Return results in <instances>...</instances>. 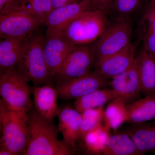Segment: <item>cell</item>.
I'll return each instance as SVG.
<instances>
[{
	"label": "cell",
	"mask_w": 155,
	"mask_h": 155,
	"mask_svg": "<svg viewBox=\"0 0 155 155\" xmlns=\"http://www.w3.org/2000/svg\"><path fill=\"white\" fill-rule=\"evenodd\" d=\"M57 116L59 120L58 127L63 140L76 153L82 121L81 113L72 106L66 105L58 107Z\"/></svg>",
	"instance_id": "cell-13"
},
{
	"label": "cell",
	"mask_w": 155,
	"mask_h": 155,
	"mask_svg": "<svg viewBox=\"0 0 155 155\" xmlns=\"http://www.w3.org/2000/svg\"><path fill=\"white\" fill-rule=\"evenodd\" d=\"M0 155H14L11 151L4 148H1L0 149Z\"/></svg>",
	"instance_id": "cell-31"
},
{
	"label": "cell",
	"mask_w": 155,
	"mask_h": 155,
	"mask_svg": "<svg viewBox=\"0 0 155 155\" xmlns=\"http://www.w3.org/2000/svg\"><path fill=\"white\" fill-rule=\"evenodd\" d=\"M104 155H140L130 136L126 133L110 135L108 139Z\"/></svg>",
	"instance_id": "cell-23"
},
{
	"label": "cell",
	"mask_w": 155,
	"mask_h": 155,
	"mask_svg": "<svg viewBox=\"0 0 155 155\" xmlns=\"http://www.w3.org/2000/svg\"><path fill=\"white\" fill-rule=\"evenodd\" d=\"M127 110L126 105L119 99L111 101L104 110V123L109 128L117 130L127 122Z\"/></svg>",
	"instance_id": "cell-24"
},
{
	"label": "cell",
	"mask_w": 155,
	"mask_h": 155,
	"mask_svg": "<svg viewBox=\"0 0 155 155\" xmlns=\"http://www.w3.org/2000/svg\"><path fill=\"white\" fill-rule=\"evenodd\" d=\"M132 125L125 133L132 139L140 155L150 152L155 154V121Z\"/></svg>",
	"instance_id": "cell-18"
},
{
	"label": "cell",
	"mask_w": 155,
	"mask_h": 155,
	"mask_svg": "<svg viewBox=\"0 0 155 155\" xmlns=\"http://www.w3.org/2000/svg\"><path fill=\"white\" fill-rule=\"evenodd\" d=\"M53 9L52 0H23L22 11L32 15L43 24Z\"/></svg>",
	"instance_id": "cell-25"
},
{
	"label": "cell",
	"mask_w": 155,
	"mask_h": 155,
	"mask_svg": "<svg viewBox=\"0 0 155 155\" xmlns=\"http://www.w3.org/2000/svg\"><path fill=\"white\" fill-rule=\"evenodd\" d=\"M81 115L82 121L79 134V141L88 131L104 121V107L88 109L81 113Z\"/></svg>",
	"instance_id": "cell-26"
},
{
	"label": "cell",
	"mask_w": 155,
	"mask_h": 155,
	"mask_svg": "<svg viewBox=\"0 0 155 155\" xmlns=\"http://www.w3.org/2000/svg\"><path fill=\"white\" fill-rule=\"evenodd\" d=\"M94 8L90 0H80L53 9L45 20L46 36L60 33L74 19L87 10Z\"/></svg>",
	"instance_id": "cell-9"
},
{
	"label": "cell",
	"mask_w": 155,
	"mask_h": 155,
	"mask_svg": "<svg viewBox=\"0 0 155 155\" xmlns=\"http://www.w3.org/2000/svg\"><path fill=\"white\" fill-rule=\"evenodd\" d=\"M142 0H113L111 9L118 19H128V17L138 9Z\"/></svg>",
	"instance_id": "cell-27"
},
{
	"label": "cell",
	"mask_w": 155,
	"mask_h": 155,
	"mask_svg": "<svg viewBox=\"0 0 155 155\" xmlns=\"http://www.w3.org/2000/svg\"><path fill=\"white\" fill-rule=\"evenodd\" d=\"M77 46L69 41L61 33L45 36L44 56L53 79L58 74L66 58Z\"/></svg>",
	"instance_id": "cell-10"
},
{
	"label": "cell",
	"mask_w": 155,
	"mask_h": 155,
	"mask_svg": "<svg viewBox=\"0 0 155 155\" xmlns=\"http://www.w3.org/2000/svg\"><path fill=\"white\" fill-rule=\"evenodd\" d=\"M136 61L142 93L155 95V57L143 48Z\"/></svg>",
	"instance_id": "cell-17"
},
{
	"label": "cell",
	"mask_w": 155,
	"mask_h": 155,
	"mask_svg": "<svg viewBox=\"0 0 155 155\" xmlns=\"http://www.w3.org/2000/svg\"><path fill=\"white\" fill-rule=\"evenodd\" d=\"M107 84V79L95 71L68 82L56 85L59 97L68 101L76 100Z\"/></svg>",
	"instance_id": "cell-12"
},
{
	"label": "cell",
	"mask_w": 155,
	"mask_h": 155,
	"mask_svg": "<svg viewBox=\"0 0 155 155\" xmlns=\"http://www.w3.org/2000/svg\"><path fill=\"white\" fill-rule=\"evenodd\" d=\"M112 79L111 85L117 94V99L126 105L137 100L141 91L136 58L130 68Z\"/></svg>",
	"instance_id": "cell-14"
},
{
	"label": "cell",
	"mask_w": 155,
	"mask_h": 155,
	"mask_svg": "<svg viewBox=\"0 0 155 155\" xmlns=\"http://www.w3.org/2000/svg\"><path fill=\"white\" fill-rule=\"evenodd\" d=\"M79 1L80 0H52L53 9L67 5Z\"/></svg>",
	"instance_id": "cell-30"
},
{
	"label": "cell",
	"mask_w": 155,
	"mask_h": 155,
	"mask_svg": "<svg viewBox=\"0 0 155 155\" xmlns=\"http://www.w3.org/2000/svg\"><path fill=\"white\" fill-rule=\"evenodd\" d=\"M102 122L88 131L78 142V144L87 153L103 154L108 139L110 136L111 129Z\"/></svg>",
	"instance_id": "cell-19"
},
{
	"label": "cell",
	"mask_w": 155,
	"mask_h": 155,
	"mask_svg": "<svg viewBox=\"0 0 155 155\" xmlns=\"http://www.w3.org/2000/svg\"><path fill=\"white\" fill-rule=\"evenodd\" d=\"M108 24L105 12L91 8L74 19L60 33L75 45L91 44L101 35Z\"/></svg>",
	"instance_id": "cell-4"
},
{
	"label": "cell",
	"mask_w": 155,
	"mask_h": 155,
	"mask_svg": "<svg viewBox=\"0 0 155 155\" xmlns=\"http://www.w3.org/2000/svg\"><path fill=\"white\" fill-rule=\"evenodd\" d=\"M96 60L91 44L77 46L66 58L54 79L59 85L87 75Z\"/></svg>",
	"instance_id": "cell-7"
},
{
	"label": "cell",
	"mask_w": 155,
	"mask_h": 155,
	"mask_svg": "<svg viewBox=\"0 0 155 155\" xmlns=\"http://www.w3.org/2000/svg\"><path fill=\"white\" fill-rule=\"evenodd\" d=\"M17 67L0 76L1 99L11 109L28 114L33 107L32 88Z\"/></svg>",
	"instance_id": "cell-5"
},
{
	"label": "cell",
	"mask_w": 155,
	"mask_h": 155,
	"mask_svg": "<svg viewBox=\"0 0 155 155\" xmlns=\"http://www.w3.org/2000/svg\"><path fill=\"white\" fill-rule=\"evenodd\" d=\"M1 148L23 155L30 137L28 114L11 109L0 99Z\"/></svg>",
	"instance_id": "cell-2"
},
{
	"label": "cell",
	"mask_w": 155,
	"mask_h": 155,
	"mask_svg": "<svg viewBox=\"0 0 155 155\" xmlns=\"http://www.w3.org/2000/svg\"><path fill=\"white\" fill-rule=\"evenodd\" d=\"M45 39L40 33H33L29 37L17 67L25 80L32 82L34 87L51 84L53 80L44 56Z\"/></svg>",
	"instance_id": "cell-3"
},
{
	"label": "cell",
	"mask_w": 155,
	"mask_h": 155,
	"mask_svg": "<svg viewBox=\"0 0 155 155\" xmlns=\"http://www.w3.org/2000/svg\"><path fill=\"white\" fill-rule=\"evenodd\" d=\"M132 32L133 26L128 19H118L110 25L108 24L101 35L92 44L96 61L130 45Z\"/></svg>",
	"instance_id": "cell-6"
},
{
	"label": "cell",
	"mask_w": 155,
	"mask_h": 155,
	"mask_svg": "<svg viewBox=\"0 0 155 155\" xmlns=\"http://www.w3.org/2000/svg\"><path fill=\"white\" fill-rule=\"evenodd\" d=\"M112 1L113 0H91L92 5L94 8L107 13L111 8Z\"/></svg>",
	"instance_id": "cell-29"
},
{
	"label": "cell",
	"mask_w": 155,
	"mask_h": 155,
	"mask_svg": "<svg viewBox=\"0 0 155 155\" xmlns=\"http://www.w3.org/2000/svg\"><path fill=\"white\" fill-rule=\"evenodd\" d=\"M118 98L113 88L99 89L75 100L74 108L80 112L104 107L108 102Z\"/></svg>",
	"instance_id": "cell-21"
},
{
	"label": "cell",
	"mask_w": 155,
	"mask_h": 155,
	"mask_svg": "<svg viewBox=\"0 0 155 155\" xmlns=\"http://www.w3.org/2000/svg\"><path fill=\"white\" fill-rule=\"evenodd\" d=\"M127 122L138 124L155 121V95L147 96L126 105Z\"/></svg>",
	"instance_id": "cell-20"
},
{
	"label": "cell",
	"mask_w": 155,
	"mask_h": 155,
	"mask_svg": "<svg viewBox=\"0 0 155 155\" xmlns=\"http://www.w3.org/2000/svg\"><path fill=\"white\" fill-rule=\"evenodd\" d=\"M135 51V45L131 43L121 51L97 61L94 71L106 79H112L132 66Z\"/></svg>",
	"instance_id": "cell-11"
},
{
	"label": "cell",
	"mask_w": 155,
	"mask_h": 155,
	"mask_svg": "<svg viewBox=\"0 0 155 155\" xmlns=\"http://www.w3.org/2000/svg\"><path fill=\"white\" fill-rule=\"evenodd\" d=\"M30 36L10 38L1 39L0 42L1 75L17 67L23 56L25 46Z\"/></svg>",
	"instance_id": "cell-15"
},
{
	"label": "cell",
	"mask_w": 155,
	"mask_h": 155,
	"mask_svg": "<svg viewBox=\"0 0 155 155\" xmlns=\"http://www.w3.org/2000/svg\"><path fill=\"white\" fill-rule=\"evenodd\" d=\"M34 107L41 116L54 122L57 116L59 96L57 89L51 84L34 87L32 88Z\"/></svg>",
	"instance_id": "cell-16"
},
{
	"label": "cell",
	"mask_w": 155,
	"mask_h": 155,
	"mask_svg": "<svg viewBox=\"0 0 155 155\" xmlns=\"http://www.w3.org/2000/svg\"><path fill=\"white\" fill-rule=\"evenodd\" d=\"M143 48L155 57V0H151L140 24Z\"/></svg>",
	"instance_id": "cell-22"
},
{
	"label": "cell",
	"mask_w": 155,
	"mask_h": 155,
	"mask_svg": "<svg viewBox=\"0 0 155 155\" xmlns=\"http://www.w3.org/2000/svg\"><path fill=\"white\" fill-rule=\"evenodd\" d=\"M30 137L24 155H72L74 150L62 140L54 122L41 116L32 107L28 114Z\"/></svg>",
	"instance_id": "cell-1"
},
{
	"label": "cell",
	"mask_w": 155,
	"mask_h": 155,
	"mask_svg": "<svg viewBox=\"0 0 155 155\" xmlns=\"http://www.w3.org/2000/svg\"><path fill=\"white\" fill-rule=\"evenodd\" d=\"M23 0H0V14L7 15L21 11Z\"/></svg>",
	"instance_id": "cell-28"
},
{
	"label": "cell",
	"mask_w": 155,
	"mask_h": 155,
	"mask_svg": "<svg viewBox=\"0 0 155 155\" xmlns=\"http://www.w3.org/2000/svg\"><path fill=\"white\" fill-rule=\"evenodd\" d=\"M43 24L25 11L0 14V38L30 36Z\"/></svg>",
	"instance_id": "cell-8"
}]
</instances>
